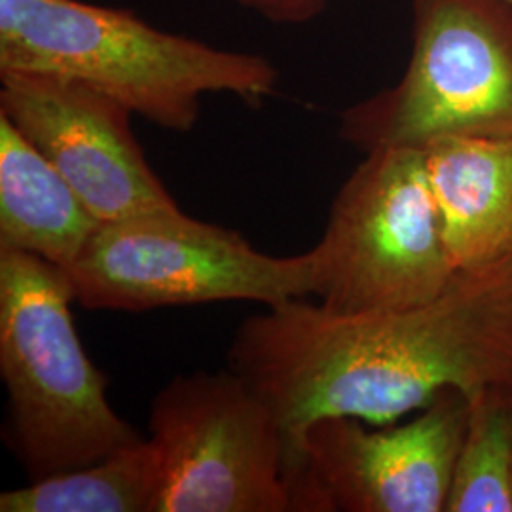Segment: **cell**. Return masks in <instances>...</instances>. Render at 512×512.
Returning <instances> with one entry per match:
<instances>
[{"instance_id":"6","label":"cell","mask_w":512,"mask_h":512,"mask_svg":"<svg viewBox=\"0 0 512 512\" xmlns=\"http://www.w3.org/2000/svg\"><path fill=\"white\" fill-rule=\"evenodd\" d=\"M313 296L336 313L408 310L454 279L421 148L366 152L330 205L310 249Z\"/></svg>"},{"instance_id":"9","label":"cell","mask_w":512,"mask_h":512,"mask_svg":"<svg viewBox=\"0 0 512 512\" xmlns=\"http://www.w3.org/2000/svg\"><path fill=\"white\" fill-rule=\"evenodd\" d=\"M0 84V114L54 165L99 222L179 209L148 164L124 105L54 76L0 73Z\"/></svg>"},{"instance_id":"11","label":"cell","mask_w":512,"mask_h":512,"mask_svg":"<svg viewBox=\"0 0 512 512\" xmlns=\"http://www.w3.org/2000/svg\"><path fill=\"white\" fill-rule=\"evenodd\" d=\"M99 224L63 175L0 114V249L69 270Z\"/></svg>"},{"instance_id":"7","label":"cell","mask_w":512,"mask_h":512,"mask_svg":"<svg viewBox=\"0 0 512 512\" xmlns=\"http://www.w3.org/2000/svg\"><path fill=\"white\" fill-rule=\"evenodd\" d=\"M148 427L164 463L154 512L294 511L287 437L232 368L171 380Z\"/></svg>"},{"instance_id":"4","label":"cell","mask_w":512,"mask_h":512,"mask_svg":"<svg viewBox=\"0 0 512 512\" xmlns=\"http://www.w3.org/2000/svg\"><path fill=\"white\" fill-rule=\"evenodd\" d=\"M414 48L403 78L344 110L361 150L423 148L444 137L512 141V6L412 0Z\"/></svg>"},{"instance_id":"13","label":"cell","mask_w":512,"mask_h":512,"mask_svg":"<svg viewBox=\"0 0 512 512\" xmlns=\"http://www.w3.org/2000/svg\"><path fill=\"white\" fill-rule=\"evenodd\" d=\"M467 403L444 512H512V387L480 389Z\"/></svg>"},{"instance_id":"12","label":"cell","mask_w":512,"mask_h":512,"mask_svg":"<svg viewBox=\"0 0 512 512\" xmlns=\"http://www.w3.org/2000/svg\"><path fill=\"white\" fill-rule=\"evenodd\" d=\"M164 463L156 442L139 440L107 458L0 494V512H154Z\"/></svg>"},{"instance_id":"3","label":"cell","mask_w":512,"mask_h":512,"mask_svg":"<svg viewBox=\"0 0 512 512\" xmlns=\"http://www.w3.org/2000/svg\"><path fill=\"white\" fill-rule=\"evenodd\" d=\"M65 270L0 249V374L6 446L31 480L59 475L143 440L118 416L107 378L74 329Z\"/></svg>"},{"instance_id":"2","label":"cell","mask_w":512,"mask_h":512,"mask_svg":"<svg viewBox=\"0 0 512 512\" xmlns=\"http://www.w3.org/2000/svg\"><path fill=\"white\" fill-rule=\"evenodd\" d=\"M0 73L71 80L181 133L196 126L203 95L260 105L279 78L262 55L215 48L82 0H0Z\"/></svg>"},{"instance_id":"10","label":"cell","mask_w":512,"mask_h":512,"mask_svg":"<svg viewBox=\"0 0 512 512\" xmlns=\"http://www.w3.org/2000/svg\"><path fill=\"white\" fill-rule=\"evenodd\" d=\"M421 150L454 272L512 258V141L444 137Z\"/></svg>"},{"instance_id":"8","label":"cell","mask_w":512,"mask_h":512,"mask_svg":"<svg viewBox=\"0 0 512 512\" xmlns=\"http://www.w3.org/2000/svg\"><path fill=\"white\" fill-rule=\"evenodd\" d=\"M467 414V395L448 387L395 429L355 418L311 423L289 467L294 511H446Z\"/></svg>"},{"instance_id":"15","label":"cell","mask_w":512,"mask_h":512,"mask_svg":"<svg viewBox=\"0 0 512 512\" xmlns=\"http://www.w3.org/2000/svg\"><path fill=\"white\" fill-rule=\"evenodd\" d=\"M503 2H507V4H511L512 6V0H503Z\"/></svg>"},{"instance_id":"14","label":"cell","mask_w":512,"mask_h":512,"mask_svg":"<svg viewBox=\"0 0 512 512\" xmlns=\"http://www.w3.org/2000/svg\"><path fill=\"white\" fill-rule=\"evenodd\" d=\"M260 18L279 25H300L317 18L329 0H236Z\"/></svg>"},{"instance_id":"1","label":"cell","mask_w":512,"mask_h":512,"mask_svg":"<svg viewBox=\"0 0 512 512\" xmlns=\"http://www.w3.org/2000/svg\"><path fill=\"white\" fill-rule=\"evenodd\" d=\"M228 368L272 408L289 463L317 420L385 425L448 387L467 397L512 387V258L456 274L408 310L336 313L304 298L268 306L239 325Z\"/></svg>"},{"instance_id":"5","label":"cell","mask_w":512,"mask_h":512,"mask_svg":"<svg viewBox=\"0 0 512 512\" xmlns=\"http://www.w3.org/2000/svg\"><path fill=\"white\" fill-rule=\"evenodd\" d=\"M65 274L86 310L150 311L226 300L277 306L313 294L311 253H260L238 230L181 209L101 222Z\"/></svg>"}]
</instances>
